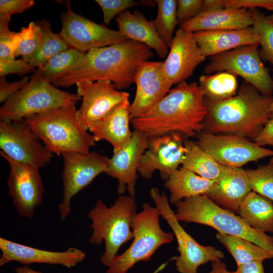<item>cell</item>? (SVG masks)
Returning a JSON list of instances; mask_svg holds the SVG:
<instances>
[{"mask_svg":"<svg viewBox=\"0 0 273 273\" xmlns=\"http://www.w3.org/2000/svg\"><path fill=\"white\" fill-rule=\"evenodd\" d=\"M207 114L204 97L198 83L183 81L150 110L131 119L134 129L149 137L171 132L183 136H198L204 129Z\"/></svg>","mask_w":273,"mask_h":273,"instance_id":"1","label":"cell"},{"mask_svg":"<svg viewBox=\"0 0 273 273\" xmlns=\"http://www.w3.org/2000/svg\"><path fill=\"white\" fill-rule=\"evenodd\" d=\"M153 55L152 49L130 39L91 50L75 70L55 81L56 87H69L85 81L108 80L117 90L129 88L134 82L139 65Z\"/></svg>","mask_w":273,"mask_h":273,"instance_id":"2","label":"cell"},{"mask_svg":"<svg viewBox=\"0 0 273 273\" xmlns=\"http://www.w3.org/2000/svg\"><path fill=\"white\" fill-rule=\"evenodd\" d=\"M205 102V132L235 134L253 140L271 118L273 96L261 94L245 80L234 97L219 102Z\"/></svg>","mask_w":273,"mask_h":273,"instance_id":"3","label":"cell"},{"mask_svg":"<svg viewBox=\"0 0 273 273\" xmlns=\"http://www.w3.org/2000/svg\"><path fill=\"white\" fill-rule=\"evenodd\" d=\"M75 105L63 106L25 119L46 147L60 156L66 152L87 153L96 141L80 125Z\"/></svg>","mask_w":273,"mask_h":273,"instance_id":"4","label":"cell"},{"mask_svg":"<svg viewBox=\"0 0 273 273\" xmlns=\"http://www.w3.org/2000/svg\"><path fill=\"white\" fill-rule=\"evenodd\" d=\"M136 207L135 198L121 195L110 207L98 200L88 213L93 230L89 242L98 245L104 242L100 260L105 266L109 267L122 245L133 238L131 225Z\"/></svg>","mask_w":273,"mask_h":273,"instance_id":"5","label":"cell"},{"mask_svg":"<svg viewBox=\"0 0 273 273\" xmlns=\"http://www.w3.org/2000/svg\"><path fill=\"white\" fill-rule=\"evenodd\" d=\"M175 205V215L179 221L204 224L273 252V236L253 229L240 215L219 206L206 195L184 199Z\"/></svg>","mask_w":273,"mask_h":273,"instance_id":"6","label":"cell"},{"mask_svg":"<svg viewBox=\"0 0 273 273\" xmlns=\"http://www.w3.org/2000/svg\"><path fill=\"white\" fill-rule=\"evenodd\" d=\"M81 98L48 82L37 68L28 83L9 98L0 108V119L17 121L59 107L76 104Z\"/></svg>","mask_w":273,"mask_h":273,"instance_id":"7","label":"cell"},{"mask_svg":"<svg viewBox=\"0 0 273 273\" xmlns=\"http://www.w3.org/2000/svg\"><path fill=\"white\" fill-rule=\"evenodd\" d=\"M160 216L156 207L143 204L142 211L132 219L133 241L123 253L114 257L106 273H127L136 263L150 260L160 247L173 241V233L161 228Z\"/></svg>","mask_w":273,"mask_h":273,"instance_id":"8","label":"cell"},{"mask_svg":"<svg viewBox=\"0 0 273 273\" xmlns=\"http://www.w3.org/2000/svg\"><path fill=\"white\" fill-rule=\"evenodd\" d=\"M150 195L160 215L166 220L176 239L179 255L175 259V264L178 272L197 273L200 265L224 258L223 252L212 246L201 245L185 230L171 209L164 192L160 193L157 188H153Z\"/></svg>","mask_w":273,"mask_h":273,"instance_id":"9","label":"cell"},{"mask_svg":"<svg viewBox=\"0 0 273 273\" xmlns=\"http://www.w3.org/2000/svg\"><path fill=\"white\" fill-rule=\"evenodd\" d=\"M258 44L241 46L211 57L205 67L204 74L227 71L240 76L261 94L272 96L273 79L263 64Z\"/></svg>","mask_w":273,"mask_h":273,"instance_id":"10","label":"cell"},{"mask_svg":"<svg viewBox=\"0 0 273 273\" xmlns=\"http://www.w3.org/2000/svg\"><path fill=\"white\" fill-rule=\"evenodd\" d=\"M63 196L59 204L60 219L70 214L73 197L88 186L99 174L107 171L109 158L97 152H66L62 155Z\"/></svg>","mask_w":273,"mask_h":273,"instance_id":"11","label":"cell"},{"mask_svg":"<svg viewBox=\"0 0 273 273\" xmlns=\"http://www.w3.org/2000/svg\"><path fill=\"white\" fill-rule=\"evenodd\" d=\"M0 148L11 159L39 169L49 163L53 156L25 119L0 121Z\"/></svg>","mask_w":273,"mask_h":273,"instance_id":"12","label":"cell"},{"mask_svg":"<svg viewBox=\"0 0 273 273\" xmlns=\"http://www.w3.org/2000/svg\"><path fill=\"white\" fill-rule=\"evenodd\" d=\"M196 142L218 163L226 166L241 168L249 162L273 157L272 150L238 135L202 132Z\"/></svg>","mask_w":273,"mask_h":273,"instance_id":"13","label":"cell"},{"mask_svg":"<svg viewBox=\"0 0 273 273\" xmlns=\"http://www.w3.org/2000/svg\"><path fill=\"white\" fill-rule=\"evenodd\" d=\"M66 4L67 11L61 15L60 34L70 47L86 53L128 39L118 30L110 29L74 12L69 1Z\"/></svg>","mask_w":273,"mask_h":273,"instance_id":"14","label":"cell"},{"mask_svg":"<svg viewBox=\"0 0 273 273\" xmlns=\"http://www.w3.org/2000/svg\"><path fill=\"white\" fill-rule=\"evenodd\" d=\"M185 141L183 135L178 132L149 137L148 147L141 159L138 173L148 179L157 170L161 177L166 180L183 164L186 153Z\"/></svg>","mask_w":273,"mask_h":273,"instance_id":"15","label":"cell"},{"mask_svg":"<svg viewBox=\"0 0 273 273\" xmlns=\"http://www.w3.org/2000/svg\"><path fill=\"white\" fill-rule=\"evenodd\" d=\"M10 167L7 180L9 194L21 216L31 218L41 203L44 194L39 168L18 162L0 152Z\"/></svg>","mask_w":273,"mask_h":273,"instance_id":"16","label":"cell"},{"mask_svg":"<svg viewBox=\"0 0 273 273\" xmlns=\"http://www.w3.org/2000/svg\"><path fill=\"white\" fill-rule=\"evenodd\" d=\"M76 85L77 94L82 100L76 115L80 125L86 130L129 98L128 93L117 90L108 80L85 81Z\"/></svg>","mask_w":273,"mask_h":273,"instance_id":"17","label":"cell"},{"mask_svg":"<svg viewBox=\"0 0 273 273\" xmlns=\"http://www.w3.org/2000/svg\"><path fill=\"white\" fill-rule=\"evenodd\" d=\"M134 83L136 92L130 105L131 119L150 110L168 94L173 85L166 75L163 62L149 61L139 65Z\"/></svg>","mask_w":273,"mask_h":273,"instance_id":"18","label":"cell"},{"mask_svg":"<svg viewBox=\"0 0 273 273\" xmlns=\"http://www.w3.org/2000/svg\"><path fill=\"white\" fill-rule=\"evenodd\" d=\"M149 136L144 132L134 129L129 142L120 150L113 152L109 158L106 173L118 182L117 192L123 195L127 191L135 198V185L141 159L146 150Z\"/></svg>","mask_w":273,"mask_h":273,"instance_id":"19","label":"cell"},{"mask_svg":"<svg viewBox=\"0 0 273 273\" xmlns=\"http://www.w3.org/2000/svg\"><path fill=\"white\" fill-rule=\"evenodd\" d=\"M163 66L172 84L186 81L195 69L206 59L193 32L180 27L175 32Z\"/></svg>","mask_w":273,"mask_h":273,"instance_id":"20","label":"cell"},{"mask_svg":"<svg viewBox=\"0 0 273 273\" xmlns=\"http://www.w3.org/2000/svg\"><path fill=\"white\" fill-rule=\"evenodd\" d=\"M2 256L0 265L12 261L23 264L46 263L59 264L71 268L82 262L85 253L76 247H69L64 251H52L33 248L0 238Z\"/></svg>","mask_w":273,"mask_h":273,"instance_id":"21","label":"cell"},{"mask_svg":"<svg viewBox=\"0 0 273 273\" xmlns=\"http://www.w3.org/2000/svg\"><path fill=\"white\" fill-rule=\"evenodd\" d=\"M251 191L246 170L223 166L220 175L206 195L222 208L238 213L242 202Z\"/></svg>","mask_w":273,"mask_h":273,"instance_id":"22","label":"cell"},{"mask_svg":"<svg viewBox=\"0 0 273 273\" xmlns=\"http://www.w3.org/2000/svg\"><path fill=\"white\" fill-rule=\"evenodd\" d=\"M130 105L129 99L123 101L88 128L96 142H108L113 147V152L123 148L131 139Z\"/></svg>","mask_w":273,"mask_h":273,"instance_id":"23","label":"cell"},{"mask_svg":"<svg viewBox=\"0 0 273 273\" xmlns=\"http://www.w3.org/2000/svg\"><path fill=\"white\" fill-rule=\"evenodd\" d=\"M251 11L246 9H228L202 11L198 15L180 25L191 32L242 29L252 26Z\"/></svg>","mask_w":273,"mask_h":273,"instance_id":"24","label":"cell"},{"mask_svg":"<svg viewBox=\"0 0 273 273\" xmlns=\"http://www.w3.org/2000/svg\"><path fill=\"white\" fill-rule=\"evenodd\" d=\"M193 35L203 54L213 56L241 46L258 44L252 26L242 29L201 31Z\"/></svg>","mask_w":273,"mask_h":273,"instance_id":"25","label":"cell"},{"mask_svg":"<svg viewBox=\"0 0 273 273\" xmlns=\"http://www.w3.org/2000/svg\"><path fill=\"white\" fill-rule=\"evenodd\" d=\"M115 20L118 30L126 38L149 47L160 58L167 57L169 48L159 36L153 21L148 20L143 13L127 10L117 16Z\"/></svg>","mask_w":273,"mask_h":273,"instance_id":"26","label":"cell"},{"mask_svg":"<svg viewBox=\"0 0 273 273\" xmlns=\"http://www.w3.org/2000/svg\"><path fill=\"white\" fill-rule=\"evenodd\" d=\"M214 180L204 178L180 167L165 180L164 186L169 191V202L175 204L189 198L206 195Z\"/></svg>","mask_w":273,"mask_h":273,"instance_id":"27","label":"cell"},{"mask_svg":"<svg viewBox=\"0 0 273 273\" xmlns=\"http://www.w3.org/2000/svg\"><path fill=\"white\" fill-rule=\"evenodd\" d=\"M238 213L253 229L273 233V203L251 191L240 206Z\"/></svg>","mask_w":273,"mask_h":273,"instance_id":"28","label":"cell"},{"mask_svg":"<svg viewBox=\"0 0 273 273\" xmlns=\"http://www.w3.org/2000/svg\"><path fill=\"white\" fill-rule=\"evenodd\" d=\"M185 158L181 167L210 180H216L222 172L223 165L218 163L196 142L185 141Z\"/></svg>","mask_w":273,"mask_h":273,"instance_id":"29","label":"cell"},{"mask_svg":"<svg viewBox=\"0 0 273 273\" xmlns=\"http://www.w3.org/2000/svg\"><path fill=\"white\" fill-rule=\"evenodd\" d=\"M198 84L205 100L211 102L229 99L237 94L239 88L237 76L227 71L202 75Z\"/></svg>","mask_w":273,"mask_h":273,"instance_id":"30","label":"cell"},{"mask_svg":"<svg viewBox=\"0 0 273 273\" xmlns=\"http://www.w3.org/2000/svg\"><path fill=\"white\" fill-rule=\"evenodd\" d=\"M217 240L228 250L238 266L256 260L273 258V252L248 240L224 234H216Z\"/></svg>","mask_w":273,"mask_h":273,"instance_id":"31","label":"cell"},{"mask_svg":"<svg viewBox=\"0 0 273 273\" xmlns=\"http://www.w3.org/2000/svg\"><path fill=\"white\" fill-rule=\"evenodd\" d=\"M85 55L86 53L69 47L52 57L38 69L43 78L53 84L79 66Z\"/></svg>","mask_w":273,"mask_h":273,"instance_id":"32","label":"cell"},{"mask_svg":"<svg viewBox=\"0 0 273 273\" xmlns=\"http://www.w3.org/2000/svg\"><path fill=\"white\" fill-rule=\"evenodd\" d=\"M41 29L42 42L38 51L25 60L33 67H40L52 57L70 47L60 33H54L51 24L44 19L36 22Z\"/></svg>","mask_w":273,"mask_h":273,"instance_id":"33","label":"cell"},{"mask_svg":"<svg viewBox=\"0 0 273 273\" xmlns=\"http://www.w3.org/2000/svg\"><path fill=\"white\" fill-rule=\"evenodd\" d=\"M155 2L158 12L153 22L159 36L169 48L174 29L178 24L177 1L155 0Z\"/></svg>","mask_w":273,"mask_h":273,"instance_id":"34","label":"cell"},{"mask_svg":"<svg viewBox=\"0 0 273 273\" xmlns=\"http://www.w3.org/2000/svg\"><path fill=\"white\" fill-rule=\"evenodd\" d=\"M249 10L253 20L252 27L257 34L258 44L261 48L260 55L273 66V23L257 8Z\"/></svg>","mask_w":273,"mask_h":273,"instance_id":"35","label":"cell"},{"mask_svg":"<svg viewBox=\"0 0 273 273\" xmlns=\"http://www.w3.org/2000/svg\"><path fill=\"white\" fill-rule=\"evenodd\" d=\"M252 191L273 202V164L246 170Z\"/></svg>","mask_w":273,"mask_h":273,"instance_id":"36","label":"cell"},{"mask_svg":"<svg viewBox=\"0 0 273 273\" xmlns=\"http://www.w3.org/2000/svg\"><path fill=\"white\" fill-rule=\"evenodd\" d=\"M21 40L15 52V57L21 56L24 60L38 51L42 42L41 29L36 22H31L19 31Z\"/></svg>","mask_w":273,"mask_h":273,"instance_id":"37","label":"cell"},{"mask_svg":"<svg viewBox=\"0 0 273 273\" xmlns=\"http://www.w3.org/2000/svg\"><path fill=\"white\" fill-rule=\"evenodd\" d=\"M10 16H0V63L15 59L14 38L16 32L9 29Z\"/></svg>","mask_w":273,"mask_h":273,"instance_id":"38","label":"cell"},{"mask_svg":"<svg viewBox=\"0 0 273 273\" xmlns=\"http://www.w3.org/2000/svg\"><path fill=\"white\" fill-rule=\"evenodd\" d=\"M103 14V23L108 25L116 16L136 6L140 3L133 0H96Z\"/></svg>","mask_w":273,"mask_h":273,"instance_id":"39","label":"cell"},{"mask_svg":"<svg viewBox=\"0 0 273 273\" xmlns=\"http://www.w3.org/2000/svg\"><path fill=\"white\" fill-rule=\"evenodd\" d=\"M178 24L181 25L201 13L203 11L202 0L177 1Z\"/></svg>","mask_w":273,"mask_h":273,"instance_id":"40","label":"cell"},{"mask_svg":"<svg viewBox=\"0 0 273 273\" xmlns=\"http://www.w3.org/2000/svg\"><path fill=\"white\" fill-rule=\"evenodd\" d=\"M35 70L34 67L23 58L0 63L1 77L11 74L21 76Z\"/></svg>","mask_w":273,"mask_h":273,"instance_id":"41","label":"cell"},{"mask_svg":"<svg viewBox=\"0 0 273 273\" xmlns=\"http://www.w3.org/2000/svg\"><path fill=\"white\" fill-rule=\"evenodd\" d=\"M34 5L33 0H1L0 16H10L23 13Z\"/></svg>","mask_w":273,"mask_h":273,"instance_id":"42","label":"cell"},{"mask_svg":"<svg viewBox=\"0 0 273 273\" xmlns=\"http://www.w3.org/2000/svg\"><path fill=\"white\" fill-rule=\"evenodd\" d=\"M29 77L24 76L21 80L8 82L5 77L0 78V102L4 103L9 98L23 88L29 81Z\"/></svg>","mask_w":273,"mask_h":273,"instance_id":"43","label":"cell"},{"mask_svg":"<svg viewBox=\"0 0 273 273\" xmlns=\"http://www.w3.org/2000/svg\"><path fill=\"white\" fill-rule=\"evenodd\" d=\"M263 8L273 11V0H227L225 8L253 9Z\"/></svg>","mask_w":273,"mask_h":273,"instance_id":"44","label":"cell"},{"mask_svg":"<svg viewBox=\"0 0 273 273\" xmlns=\"http://www.w3.org/2000/svg\"><path fill=\"white\" fill-rule=\"evenodd\" d=\"M253 141L261 146H273V117L266 123Z\"/></svg>","mask_w":273,"mask_h":273,"instance_id":"45","label":"cell"},{"mask_svg":"<svg viewBox=\"0 0 273 273\" xmlns=\"http://www.w3.org/2000/svg\"><path fill=\"white\" fill-rule=\"evenodd\" d=\"M262 260L249 262L237 266L231 273H264Z\"/></svg>","mask_w":273,"mask_h":273,"instance_id":"46","label":"cell"},{"mask_svg":"<svg viewBox=\"0 0 273 273\" xmlns=\"http://www.w3.org/2000/svg\"><path fill=\"white\" fill-rule=\"evenodd\" d=\"M227 0L203 1L202 11H212L225 9Z\"/></svg>","mask_w":273,"mask_h":273,"instance_id":"47","label":"cell"},{"mask_svg":"<svg viewBox=\"0 0 273 273\" xmlns=\"http://www.w3.org/2000/svg\"><path fill=\"white\" fill-rule=\"evenodd\" d=\"M212 269L215 273H231L226 267V265L221 260H218L212 263Z\"/></svg>","mask_w":273,"mask_h":273,"instance_id":"48","label":"cell"},{"mask_svg":"<svg viewBox=\"0 0 273 273\" xmlns=\"http://www.w3.org/2000/svg\"><path fill=\"white\" fill-rule=\"evenodd\" d=\"M15 270L16 273H42L41 271L34 270L27 265L17 267Z\"/></svg>","mask_w":273,"mask_h":273,"instance_id":"49","label":"cell"},{"mask_svg":"<svg viewBox=\"0 0 273 273\" xmlns=\"http://www.w3.org/2000/svg\"><path fill=\"white\" fill-rule=\"evenodd\" d=\"M140 4H142L143 5L147 6L148 7H154L156 4L155 1H141Z\"/></svg>","mask_w":273,"mask_h":273,"instance_id":"50","label":"cell"},{"mask_svg":"<svg viewBox=\"0 0 273 273\" xmlns=\"http://www.w3.org/2000/svg\"><path fill=\"white\" fill-rule=\"evenodd\" d=\"M266 17L269 21H270L272 23H273V14L268 15L266 16Z\"/></svg>","mask_w":273,"mask_h":273,"instance_id":"51","label":"cell"},{"mask_svg":"<svg viewBox=\"0 0 273 273\" xmlns=\"http://www.w3.org/2000/svg\"><path fill=\"white\" fill-rule=\"evenodd\" d=\"M271 118L273 117V102L271 106Z\"/></svg>","mask_w":273,"mask_h":273,"instance_id":"52","label":"cell"},{"mask_svg":"<svg viewBox=\"0 0 273 273\" xmlns=\"http://www.w3.org/2000/svg\"><path fill=\"white\" fill-rule=\"evenodd\" d=\"M270 163L273 164V157H272L270 159V160L269 161Z\"/></svg>","mask_w":273,"mask_h":273,"instance_id":"53","label":"cell"},{"mask_svg":"<svg viewBox=\"0 0 273 273\" xmlns=\"http://www.w3.org/2000/svg\"><path fill=\"white\" fill-rule=\"evenodd\" d=\"M209 273H215V271L212 269V270Z\"/></svg>","mask_w":273,"mask_h":273,"instance_id":"54","label":"cell"}]
</instances>
